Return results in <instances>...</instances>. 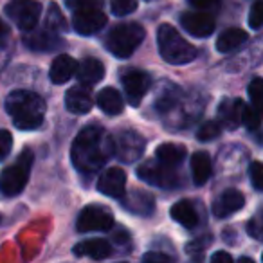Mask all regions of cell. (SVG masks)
Segmentation results:
<instances>
[{
  "mask_svg": "<svg viewBox=\"0 0 263 263\" xmlns=\"http://www.w3.org/2000/svg\"><path fill=\"white\" fill-rule=\"evenodd\" d=\"M112 137L98 124L85 126L76 136L70 148V159L78 172L92 175L112 157Z\"/></svg>",
  "mask_w": 263,
  "mask_h": 263,
  "instance_id": "6da1fadb",
  "label": "cell"
},
{
  "mask_svg": "<svg viewBox=\"0 0 263 263\" xmlns=\"http://www.w3.org/2000/svg\"><path fill=\"white\" fill-rule=\"evenodd\" d=\"M6 112L11 116L18 130H36L44 123L45 101L33 90H13L4 101Z\"/></svg>",
  "mask_w": 263,
  "mask_h": 263,
  "instance_id": "7a4b0ae2",
  "label": "cell"
},
{
  "mask_svg": "<svg viewBox=\"0 0 263 263\" xmlns=\"http://www.w3.org/2000/svg\"><path fill=\"white\" fill-rule=\"evenodd\" d=\"M159 52L164 62L172 65H184L197 58V49L170 24H162L157 31Z\"/></svg>",
  "mask_w": 263,
  "mask_h": 263,
  "instance_id": "3957f363",
  "label": "cell"
},
{
  "mask_svg": "<svg viewBox=\"0 0 263 263\" xmlns=\"http://www.w3.org/2000/svg\"><path fill=\"white\" fill-rule=\"evenodd\" d=\"M144 40V29L139 24H119L106 36V47L117 58H130Z\"/></svg>",
  "mask_w": 263,
  "mask_h": 263,
  "instance_id": "277c9868",
  "label": "cell"
},
{
  "mask_svg": "<svg viewBox=\"0 0 263 263\" xmlns=\"http://www.w3.org/2000/svg\"><path fill=\"white\" fill-rule=\"evenodd\" d=\"M33 161H34L33 152H31L29 148H26V150L20 154V157L16 159L15 164L8 166V168L2 172V175H0V193L9 198L22 193L27 180H29Z\"/></svg>",
  "mask_w": 263,
  "mask_h": 263,
  "instance_id": "5b68a950",
  "label": "cell"
},
{
  "mask_svg": "<svg viewBox=\"0 0 263 263\" xmlns=\"http://www.w3.org/2000/svg\"><path fill=\"white\" fill-rule=\"evenodd\" d=\"M144 148L146 141L136 130H121L116 137H112V155L124 164H134L139 161L144 154Z\"/></svg>",
  "mask_w": 263,
  "mask_h": 263,
  "instance_id": "8992f818",
  "label": "cell"
},
{
  "mask_svg": "<svg viewBox=\"0 0 263 263\" xmlns=\"http://www.w3.org/2000/svg\"><path fill=\"white\" fill-rule=\"evenodd\" d=\"M137 177L143 182L155 187H161V190H175V187H179L182 184L180 182V175L177 173V168L162 164L157 159L141 164L137 168Z\"/></svg>",
  "mask_w": 263,
  "mask_h": 263,
  "instance_id": "52a82bcc",
  "label": "cell"
},
{
  "mask_svg": "<svg viewBox=\"0 0 263 263\" xmlns=\"http://www.w3.org/2000/svg\"><path fill=\"white\" fill-rule=\"evenodd\" d=\"M6 15L20 31L27 33L36 27L42 15V4L36 0H13L6 8Z\"/></svg>",
  "mask_w": 263,
  "mask_h": 263,
  "instance_id": "ba28073f",
  "label": "cell"
},
{
  "mask_svg": "<svg viewBox=\"0 0 263 263\" xmlns=\"http://www.w3.org/2000/svg\"><path fill=\"white\" fill-rule=\"evenodd\" d=\"M114 227V216L101 205H87L78 216V233H105Z\"/></svg>",
  "mask_w": 263,
  "mask_h": 263,
  "instance_id": "9c48e42d",
  "label": "cell"
},
{
  "mask_svg": "<svg viewBox=\"0 0 263 263\" xmlns=\"http://www.w3.org/2000/svg\"><path fill=\"white\" fill-rule=\"evenodd\" d=\"M121 83H123L124 94L132 106H139L144 96L152 88V78L148 72L139 69H128L121 76Z\"/></svg>",
  "mask_w": 263,
  "mask_h": 263,
  "instance_id": "30bf717a",
  "label": "cell"
},
{
  "mask_svg": "<svg viewBox=\"0 0 263 263\" xmlns=\"http://www.w3.org/2000/svg\"><path fill=\"white\" fill-rule=\"evenodd\" d=\"M72 13V27L81 36H92L106 26V15L101 8H85Z\"/></svg>",
  "mask_w": 263,
  "mask_h": 263,
  "instance_id": "8fae6325",
  "label": "cell"
},
{
  "mask_svg": "<svg viewBox=\"0 0 263 263\" xmlns=\"http://www.w3.org/2000/svg\"><path fill=\"white\" fill-rule=\"evenodd\" d=\"M180 26L190 34L197 38H208L215 31V18L213 15L205 13L204 9L200 11H186L180 15Z\"/></svg>",
  "mask_w": 263,
  "mask_h": 263,
  "instance_id": "7c38bea8",
  "label": "cell"
},
{
  "mask_svg": "<svg viewBox=\"0 0 263 263\" xmlns=\"http://www.w3.org/2000/svg\"><path fill=\"white\" fill-rule=\"evenodd\" d=\"M24 45L29 51L34 52H54L63 45L62 38L58 36V33L49 27H44L40 31H27V34L24 36Z\"/></svg>",
  "mask_w": 263,
  "mask_h": 263,
  "instance_id": "4fadbf2b",
  "label": "cell"
},
{
  "mask_svg": "<svg viewBox=\"0 0 263 263\" xmlns=\"http://www.w3.org/2000/svg\"><path fill=\"white\" fill-rule=\"evenodd\" d=\"M126 190V173L121 168H108L98 179V191L110 198H121Z\"/></svg>",
  "mask_w": 263,
  "mask_h": 263,
  "instance_id": "5bb4252c",
  "label": "cell"
},
{
  "mask_svg": "<svg viewBox=\"0 0 263 263\" xmlns=\"http://www.w3.org/2000/svg\"><path fill=\"white\" fill-rule=\"evenodd\" d=\"M121 204L126 211L136 213L141 216H150L155 211V198L154 195L146 193V191L134 190L130 193L124 191V195L121 197Z\"/></svg>",
  "mask_w": 263,
  "mask_h": 263,
  "instance_id": "9a60e30c",
  "label": "cell"
},
{
  "mask_svg": "<svg viewBox=\"0 0 263 263\" xmlns=\"http://www.w3.org/2000/svg\"><path fill=\"white\" fill-rule=\"evenodd\" d=\"M245 205V197L238 190H226L213 204V215L216 218H227V216L238 213Z\"/></svg>",
  "mask_w": 263,
  "mask_h": 263,
  "instance_id": "2e32d148",
  "label": "cell"
},
{
  "mask_svg": "<svg viewBox=\"0 0 263 263\" xmlns=\"http://www.w3.org/2000/svg\"><path fill=\"white\" fill-rule=\"evenodd\" d=\"M65 106L70 114H78V116L88 114L92 110V106H94L92 92L85 85L69 88L65 94Z\"/></svg>",
  "mask_w": 263,
  "mask_h": 263,
  "instance_id": "e0dca14e",
  "label": "cell"
},
{
  "mask_svg": "<svg viewBox=\"0 0 263 263\" xmlns=\"http://www.w3.org/2000/svg\"><path fill=\"white\" fill-rule=\"evenodd\" d=\"M243 101L241 99L226 98L218 105V117L220 124L227 130H234L241 124V112H243Z\"/></svg>",
  "mask_w": 263,
  "mask_h": 263,
  "instance_id": "ac0fdd59",
  "label": "cell"
},
{
  "mask_svg": "<svg viewBox=\"0 0 263 263\" xmlns=\"http://www.w3.org/2000/svg\"><path fill=\"white\" fill-rule=\"evenodd\" d=\"M184 94L177 85L164 81L161 83V90L157 92V98H155V110H157L161 116H168L180 101H182Z\"/></svg>",
  "mask_w": 263,
  "mask_h": 263,
  "instance_id": "d6986e66",
  "label": "cell"
},
{
  "mask_svg": "<svg viewBox=\"0 0 263 263\" xmlns=\"http://www.w3.org/2000/svg\"><path fill=\"white\" fill-rule=\"evenodd\" d=\"M74 254L92 259H105L112 254V245L105 238H88L74 245Z\"/></svg>",
  "mask_w": 263,
  "mask_h": 263,
  "instance_id": "ffe728a7",
  "label": "cell"
},
{
  "mask_svg": "<svg viewBox=\"0 0 263 263\" xmlns=\"http://www.w3.org/2000/svg\"><path fill=\"white\" fill-rule=\"evenodd\" d=\"M76 78L81 85L85 87H92V85L99 83L105 76V67L99 60L96 58H85L80 65L76 67Z\"/></svg>",
  "mask_w": 263,
  "mask_h": 263,
  "instance_id": "44dd1931",
  "label": "cell"
},
{
  "mask_svg": "<svg viewBox=\"0 0 263 263\" xmlns=\"http://www.w3.org/2000/svg\"><path fill=\"white\" fill-rule=\"evenodd\" d=\"M76 60L69 54H60L54 62L51 63V69H49V80L54 85L67 83L70 78L76 72Z\"/></svg>",
  "mask_w": 263,
  "mask_h": 263,
  "instance_id": "7402d4cb",
  "label": "cell"
},
{
  "mask_svg": "<svg viewBox=\"0 0 263 263\" xmlns=\"http://www.w3.org/2000/svg\"><path fill=\"white\" fill-rule=\"evenodd\" d=\"M170 215H172V218L175 220L177 223H180V226L186 227V229H195V227L198 226V220H200L197 208H195L191 200L175 202V204L172 205Z\"/></svg>",
  "mask_w": 263,
  "mask_h": 263,
  "instance_id": "603a6c76",
  "label": "cell"
},
{
  "mask_svg": "<svg viewBox=\"0 0 263 263\" xmlns=\"http://www.w3.org/2000/svg\"><path fill=\"white\" fill-rule=\"evenodd\" d=\"M249 40V34L243 29H238V27H231L226 29L223 33H220V36L216 38V51L223 52V54H229L234 52Z\"/></svg>",
  "mask_w": 263,
  "mask_h": 263,
  "instance_id": "cb8c5ba5",
  "label": "cell"
},
{
  "mask_svg": "<svg viewBox=\"0 0 263 263\" xmlns=\"http://www.w3.org/2000/svg\"><path fill=\"white\" fill-rule=\"evenodd\" d=\"M191 173H193V182L197 186H204L213 175L211 157L205 152H197L191 155Z\"/></svg>",
  "mask_w": 263,
  "mask_h": 263,
  "instance_id": "d4e9b609",
  "label": "cell"
},
{
  "mask_svg": "<svg viewBox=\"0 0 263 263\" xmlns=\"http://www.w3.org/2000/svg\"><path fill=\"white\" fill-rule=\"evenodd\" d=\"M186 155V148L173 143H164L155 150V159L159 162H162V164L172 166V168H177V166L182 164Z\"/></svg>",
  "mask_w": 263,
  "mask_h": 263,
  "instance_id": "484cf974",
  "label": "cell"
},
{
  "mask_svg": "<svg viewBox=\"0 0 263 263\" xmlns=\"http://www.w3.org/2000/svg\"><path fill=\"white\" fill-rule=\"evenodd\" d=\"M98 106L105 114H108V116H117V114L123 112L124 103H123L121 94L116 90V88L106 87L98 94Z\"/></svg>",
  "mask_w": 263,
  "mask_h": 263,
  "instance_id": "4316f807",
  "label": "cell"
},
{
  "mask_svg": "<svg viewBox=\"0 0 263 263\" xmlns=\"http://www.w3.org/2000/svg\"><path fill=\"white\" fill-rule=\"evenodd\" d=\"M45 27L56 31V33H63V31H67V22H65L62 11H60V8L56 4H51V8H49L47 20H45Z\"/></svg>",
  "mask_w": 263,
  "mask_h": 263,
  "instance_id": "83f0119b",
  "label": "cell"
},
{
  "mask_svg": "<svg viewBox=\"0 0 263 263\" xmlns=\"http://www.w3.org/2000/svg\"><path fill=\"white\" fill-rule=\"evenodd\" d=\"M241 124H245L247 130H259V124H261V114L256 106L245 105L243 112H241Z\"/></svg>",
  "mask_w": 263,
  "mask_h": 263,
  "instance_id": "f1b7e54d",
  "label": "cell"
},
{
  "mask_svg": "<svg viewBox=\"0 0 263 263\" xmlns=\"http://www.w3.org/2000/svg\"><path fill=\"white\" fill-rule=\"evenodd\" d=\"M220 132H222V126H220L218 121H205L197 132V137L198 141L205 143V141H213L220 136Z\"/></svg>",
  "mask_w": 263,
  "mask_h": 263,
  "instance_id": "f546056e",
  "label": "cell"
},
{
  "mask_svg": "<svg viewBox=\"0 0 263 263\" xmlns=\"http://www.w3.org/2000/svg\"><path fill=\"white\" fill-rule=\"evenodd\" d=\"M110 9L116 16H128L137 9V0H110Z\"/></svg>",
  "mask_w": 263,
  "mask_h": 263,
  "instance_id": "4dcf8cb0",
  "label": "cell"
},
{
  "mask_svg": "<svg viewBox=\"0 0 263 263\" xmlns=\"http://www.w3.org/2000/svg\"><path fill=\"white\" fill-rule=\"evenodd\" d=\"M261 78H254V80L249 83V98H251V105L256 108H261Z\"/></svg>",
  "mask_w": 263,
  "mask_h": 263,
  "instance_id": "1f68e13d",
  "label": "cell"
},
{
  "mask_svg": "<svg viewBox=\"0 0 263 263\" xmlns=\"http://www.w3.org/2000/svg\"><path fill=\"white\" fill-rule=\"evenodd\" d=\"M249 177H251V184L252 187H254L256 191H261L263 190V168H261V162L259 161H254L251 162V166H249Z\"/></svg>",
  "mask_w": 263,
  "mask_h": 263,
  "instance_id": "d6a6232c",
  "label": "cell"
},
{
  "mask_svg": "<svg viewBox=\"0 0 263 263\" xmlns=\"http://www.w3.org/2000/svg\"><path fill=\"white\" fill-rule=\"evenodd\" d=\"M261 22H263V11H261V2L256 0L254 4H252L251 11H249V26L251 29L258 31L261 27Z\"/></svg>",
  "mask_w": 263,
  "mask_h": 263,
  "instance_id": "836d02e7",
  "label": "cell"
},
{
  "mask_svg": "<svg viewBox=\"0 0 263 263\" xmlns=\"http://www.w3.org/2000/svg\"><path fill=\"white\" fill-rule=\"evenodd\" d=\"M13 148V136L8 130H0V162L4 161Z\"/></svg>",
  "mask_w": 263,
  "mask_h": 263,
  "instance_id": "e575fe53",
  "label": "cell"
},
{
  "mask_svg": "<svg viewBox=\"0 0 263 263\" xmlns=\"http://www.w3.org/2000/svg\"><path fill=\"white\" fill-rule=\"evenodd\" d=\"M65 4L70 11H78L85 8H101L103 0H65Z\"/></svg>",
  "mask_w": 263,
  "mask_h": 263,
  "instance_id": "d590c367",
  "label": "cell"
},
{
  "mask_svg": "<svg viewBox=\"0 0 263 263\" xmlns=\"http://www.w3.org/2000/svg\"><path fill=\"white\" fill-rule=\"evenodd\" d=\"M211 243H213V236H211V234H208V236H202V238H198V240L187 243L186 251L190 252V254H197V252H204L205 247H208V245H211Z\"/></svg>",
  "mask_w": 263,
  "mask_h": 263,
  "instance_id": "8d00e7d4",
  "label": "cell"
},
{
  "mask_svg": "<svg viewBox=\"0 0 263 263\" xmlns=\"http://www.w3.org/2000/svg\"><path fill=\"white\" fill-rule=\"evenodd\" d=\"M247 231H249V234H251L252 238H256V240H261L263 231H261V220H259V215H256L254 218L247 223Z\"/></svg>",
  "mask_w": 263,
  "mask_h": 263,
  "instance_id": "74e56055",
  "label": "cell"
},
{
  "mask_svg": "<svg viewBox=\"0 0 263 263\" xmlns=\"http://www.w3.org/2000/svg\"><path fill=\"white\" fill-rule=\"evenodd\" d=\"M11 45L9 44H0V74L4 72V69L8 67L9 60H11Z\"/></svg>",
  "mask_w": 263,
  "mask_h": 263,
  "instance_id": "f35d334b",
  "label": "cell"
},
{
  "mask_svg": "<svg viewBox=\"0 0 263 263\" xmlns=\"http://www.w3.org/2000/svg\"><path fill=\"white\" fill-rule=\"evenodd\" d=\"M143 261L168 263V261H172V258H170L168 254H164V252H148V254H144V256H143Z\"/></svg>",
  "mask_w": 263,
  "mask_h": 263,
  "instance_id": "ab89813d",
  "label": "cell"
},
{
  "mask_svg": "<svg viewBox=\"0 0 263 263\" xmlns=\"http://www.w3.org/2000/svg\"><path fill=\"white\" fill-rule=\"evenodd\" d=\"M211 261H215V263H233V256L229 254V252H223V251H220V252H215V254L211 256Z\"/></svg>",
  "mask_w": 263,
  "mask_h": 263,
  "instance_id": "60d3db41",
  "label": "cell"
},
{
  "mask_svg": "<svg viewBox=\"0 0 263 263\" xmlns=\"http://www.w3.org/2000/svg\"><path fill=\"white\" fill-rule=\"evenodd\" d=\"M187 2L197 9H208V8H211V6H215L218 0H187Z\"/></svg>",
  "mask_w": 263,
  "mask_h": 263,
  "instance_id": "b9f144b4",
  "label": "cell"
},
{
  "mask_svg": "<svg viewBox=\"0 0 263 263\" xmlns=\"http://www.w3.org/2000/svg\"><path fill=\"white\" fill-rule=\"evenodd\" d=\"M8 34V26H6L2 20H0V38H4Z\"/></svg>",
  "mask_w": 263,
  "mask_h": 263,
  "instance_id": "7bdbcfd3",
  "label": "cell"
},
{
  "mask_svg": "<svg viewBox=\"0 0 263 263\" xmlns=\"http://www.w3.org/2000/svg\"><path fill=\"white\" fill-rule=\"evenodd\" d=\"M240 261L241 263H252V259L251 258H240Z\"/></svg>",
  "mask_w": 263,
  "mask_h": 263,
  "instance_id": "ee69618b",
  "label": "cell"
}]
</instances>
